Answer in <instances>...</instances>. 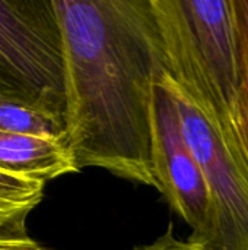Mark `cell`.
I'll list each match as a JSON object with an SVG mask.
<instances>
[{
  "mask_svg": "<svg viewBox=\"0 0 248 250\" xmlns=\"http://www.w3.org/2000/svg\"><path fill=\"white\" fill-rule=\"evenodd\" d=\"M64 63V144L96 167L156 189L153 86L164 73L151 0H53Z\"/></svg>",
  "mask_w": 248,
  "mask_h": 250,
  "instance_id": "obj_1",
  "label": "cell"
},
{
  "mask_svg": "<svg viewBox=\"0 0 248 250\" xmlns=\"http://www.w3.org/2000/svg\"><path fill=\"white\" fill-rule=\"evenodd\" d=\"M151 7L165 75L243 158L237 129L238 48L232 0H151Z\"/></svg>",
  "mask_w": 248,
  "mask_h": 250,
  "instance_id": "obj_2",
  "label": "cell"
},
{
  "mask_svg": "<svg viewBox=\"0 0 248 250\" xmlns=\"http://www.w3.org/2000/svg\"><path fill=\"white\" fill-rule=\"evenodd\" d=\"M0 95L64 123L63 41L53 0H0Z\"/></svg>",
  "mask_w": 248,
  "mask_h": 250,
  "instance_id": "obj_3",
  "label": "cell"
},
{
  "mask_svg": "<svg viewBox=\"0 0 248 250\" xmlns=\"http://www.w3.org/2000/svg\"><path fill=\"white\" fill-rule=\"evenodd\" d=\"M161 82L172 95L184 136L208 183L215 211L212 250H248V167L219 127L165 72Z\"/></svg>",
  "mask_w": 248,
  "mask_h": 250,
  "instance_id": "obj_4",
  "label": "cell"
},
{
  "mask_svg": "<svg viewBox=\"0 0 248 250\" xmlns=\"http://www.w3.org/2000/svg\"><path fill=\"white\" fill-rule=\"evenodd\" d=\"M151 171L171 209L191 229L187 242L212 250L215 211L203 173L184 136L175 101L161 76L153 86Z\"/></svg>",
  "mask_w": 248,
  "mask_h": 250,
  "instance_id": "obj_5",
  "label": "cell"
},
{
  "mask_svg": "<svg viewBox=\"0 0 248 250\" xmlns=\"http://www.w3.org/2000/svg\"><path fill=\"white\" fill-rule=\"evenodd\" d=\"M0 171L45 183L79 168L60 139L0 130Z\"/></svg>",
  "mask_w": 248,
  "mask_h": 250,
  "instance_id": "obj_6",
  "label": "cell"
},
{
  "mask_svg": "<svg viewBox=\"0 0 248 250\" xmlns=\"http://www.w3.org/2000/svg\"><path fill=\"white\" fill-rule=\"evenodd\" d=\"M44 185L0 171V231L26 233L25 220L41 202Z\"/></svg>",
  "mask_w": 248,
  "mask_h": 250,
  "instance_id": "obj_7",
  "label": "cell"
},
{
  "mask_svg": "<svg viewBox=\"0 0 248 250\" xmlns=\"http://www.w3.org/2000/svg\"><path fill=\"white\" fill-rule=\"evenodd\" d=\"M0 130L18 132L64 142V123L22 101L0 95Z\"/></svg>",
  "mask_w": 248,
  "mask_h": 250,
  "instance_id": "obj_8",
  "label": "cell"
},
{
  "mask_svg": "<svg viewBox=\"0 0 248 250\" xmlns=\"http://www.w3.org/2000/svg\"><path fill=\"white\" fill-rule=\"evenodd\" d=\"M238 48L237 129L241 154L248 167V0H232Z\"/></svg>",
  "mask_w": 248,
  "mask_h": 250,
  "instance_id": "obj_9",
  "label": "cell"
},
{
  "mask_svg": "<svg viewBox=\"0 0 248 250\" xmlns=\"http://www.w3.org/2000/svg\"><path fill=\"white\" fill-rule=\"evenodd\" d=\"M133 250H208L197 248L194 245H190L189 242H183L178 240L174 233H172V226L168 227V230L158 237L155 242L149 243V245H143V246H136Z\"/></svg>",
  "mask_w": 248,
  "mask_h": 250,
  "instance_id": "obj_10",
  "label": "cell"
},
{
  "mask_svg": "<svg viewBox=\"0 0 248 250\" xmlns=\"http://www.w3.org/2000/svg\"><path fill=\"white\" fill-rule=\"evenodd\" d=\"M39 245L26 233H3L0 231V250H29Z\"/></svg>",
  "mask_w": 248,
  "mask_h": 250,
  "instance_id": "obj_11",
  "label": "cell"
},
{
  "mask_svg": "<svg viewBox=\"0 0 248 250\" xmlns=\"http://www.w3.org/2000/svg\"><path fill=\"white\" fill-rule=\"evenodd\" d=\"M29 250H50V249H45V248H42V246H38V248H35V249H29Z\"/></svg>",
  "mask_w": 248,
  "mask_h": 250,
  "instance_id": "obj_12",
  "label": "cell"
}]
</instances>
